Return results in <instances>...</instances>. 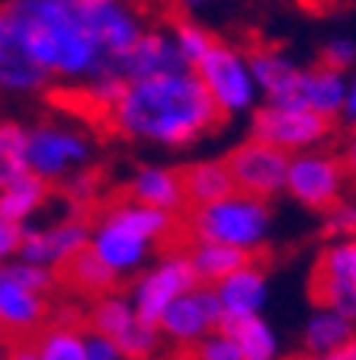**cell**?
I'll return each instance as SVG.
<instances>
[{"label": "cell", "mask_w": 356, "mask_h": 360, "mask_svg": "<svg viewBox=\"0 0 356 360\" xmlns=\"http://www.w3.org/2000/svg\"><path fill=\"white\" fill-rule=\"evenodd\" d=\"M106 120L119 135L135 142L186 148L202 135L216 132L225 116L206 94L196 71H177L126 84L119 100L106 110Z\"/></svg>", "instance_id": "1"}, {"label": "cell", "mask_w": 356, "mask_h": 360, "mask_svg": "<svg viewBox=\"0 0 356 360\" xmlns=\"http://www.w3.org/2000/svg\"><path fill=\"white\" fill-rule=\"evenodd\" d=\"M4 16L7 30L48 77L87 84L106 65L81 0H7Z\"/></svg>", "instance_id": "2"}, {"label": "cell", "mask_w": 356, "mask_h": 360, "mask_svg": "<svg viewBox=\"0 0 356 360\" xmlns=\"http://www.w3.org/2000/svg\"><path fill=\"white\" fill-rule=\"evenodd\" d=\"M173 232V216L151 206H141L135 200L116 202L100 216V222L90 229V251L110 270L112 277H128L145 267L151 257V248H157Z\"/></svg>", "instance_id": "3"}, {"label": "cell", "mask_w": 356, "mask_h": 360, "mask_svg": "<svg viewBox=\"0 0 356 360\" xmlns=\"http://www.w3.org/2000/svg\"><path fill=\"white\" fill-rule=\"evenodd\" d=\"M270 206L267 200L247 193H228L225 200H216L209 206H196L190 216V232L196 241H218L241 251H257L270 235Z\"/></svg>", "instance_id": "4"}, {"label": "cell", "mask_w": 356, "mask_h": 360, "mask_svg": "<svg viewBox=\"0 0 356 360\" xmlns=\"http://www.w3.org/2000/svg\"><path fill=\"white\" fill-rule=\"evenodd\" d=\"M55 286V270L26 261L0 264V328L13 335H29L48 315V290Z\"/></svg>", "instance_id": "5"}, {"label": "cell", "mask_w": 356, "mask_h": 360, "mask_svg": "<svg viewBox=\"0 0 356 360\" xmlns=\"http://www.w3.org/2000/svg\"><path fill=\"white\" fill-rule=\"evenodd\" d=\"M90 161V139L77 126L39 122L26 129V165L45 184H58L81 174Z\"/></svg>", "instance_id": "6"}, {"label": "cell", "mask_w": 356, "mask_h": 360, "mask_svg": "<svg viewBox=\"0 0 356 360\" xmlns=\"http://www.w3.org/2000/svg\"><path fill=\"white\" fill-rule=\"evenodd\" d=\"M193 71L225 120L253 106L257 84H253V75H251V61H247V55L237 52L235 45L216 42Z\"/></svg>", "instance_id": "7"}, {"label": "cell", "mask_w": 356, "mask_h": 360, "mask_svg": "<svg viewBox=\"0 0 356 360\" xmlns=\"http://www.w3.org/2000/svg\"><path fill=\"white\" fill-rule=\"evenodd\" d=\"M347 165L341 155L331 151H298L289 158V174H286V193L298 200L308 210H334L347 187Z\"/></svg>", "instance_id": "8"}, {"label": "cell", "mask_w": 356, "mask_h": 360, "mask_svg": "<svg viewBox=\"0 0 356 360\" xmlns=\"http://www.w3.org/2000/svg\"><path fill=\"white\" fill-rule=\"evenodd\" d=\"M308 296L315 306L337 309L356 322V235L321 251L308 277Z\"/></svg>", "instance_id": "9"}, {"label": "cell", "mask_w": 356, "mask_h": 360, "mask_svg": "<svg viewBox=\"0 0 356 360\" xmlns=\"http://www.w3.org/2000/svg\"><path fill=\"white\" fill-rule=\"evenodd\" d=\"M251 129H253V139L289 155V151H308L318 142H324L327 132H331V120L308 110V106L267 103L253 112Z\"/></svg>", "instance_id": "10"}, {"label": "cell", "mask_w": 356, "mask_h": 360, "mask_svg": "<svg viewBox=\"0 0 356 360\" xmlns=\"http://www.w3.org/2000/svg\"><path fill=\"white\" fill-rule=\"evenodd\" d=\"M289 158L286 151L273 148V145L260 142V139H247V142L235 145L225 158V165L231 171L237 193L257 196V200H273L276 193L286 190V174H289Z\"/></svg>", "instance_id": "11"}, {"label": "cell", "mask_w": 356, "mask_h": 360, "mask_svg": "<svg viewBox=\"0 0 356 360\" xmlns=\"http://www.w3.org/2000/svg\"><path fill=\"white\" fill-rule=\"evenodd\" d=\"M196 283H199V277H196V270H193V264H190V257H186V251H173V255H164L154 267H148L135 280L128 300H132L135 312H138L145 322L157 325L161 315L167 312V306H171L173 300H180L186 290H193Z\"/></svg>", "instance_id": "12"}, {"label": "cell", "mask_w": 356, "mask_h": 360, "mask_svg": "<svg viewBox=\"0 0 356 360\" xmlns=\"http://www.w3.org/2000/svg\"><path fill=\"white\" fill-rule=\"evenodd\" d=\"M222 319H225V312H222V302H218L216 286L196 283L193 290H186L180 300H173L167 306V312L157 322V331L171 345L193 347L209 331H216L222 325Z\"/></svg>", "instance_id": "13"}, {"label": "cell", "mask_w": 356, "mask_h": 360, "mask_svg": "<svg viewBox=\"0 0 356 360\" xmlns=\"http://www.w3.org/2000/svg\"><path fill=\"white\" fill-rule=\"evenodd\" d=\"M90 229H93V225L81 216L61 219V222L42 225V229H22V245H20V255L16 257L26 264L61 270L71 257L87 251Z\"/></svg>", "instance_id": "14"}, {"label": "cell", "mask_w": 356, "mask_h": 360, "mask_svg": "<svg viewBox=\"0 0 356 360\" xmlns=\"http://www.w3.org/2000/svg\"><path fill=\"white\" fill-rule=\"evenodd\" d=\"M100 71H110L119 81H145V77H161V75H177V71H190L180 55L173 36L167 32H141L128 52L119 58H110Z\"/></svg>", "instance_id": "15"}, {"label": "cell", "mask_w": 356, "mask_h": 360, "mask_svg": "<svg viewBox=\"0 0 356 360\" xmlns=\"http://www.w3.org/2000/svg\"><path fill=\"white\" fill-rule=\"evenodd\" d=\"M81 10L87 16L93 36H97L100 49H103L106 61L128 52L135 39L145 32L138 16L132 13V7L122 4V0H81Z\"/></svg>", "instance_id": "16"}, {"label": "cell", "mask_w": 356, "mask_h": 360, "mask_svg": "<svg viewBox=\"0 0 356 360\" xmlns=\"http://www.w3.org/2000/svg\"><path fill=\"white\" fill-rule=\"evenodd\" d=\"M247 61H251L253 84H257V90L267 97V103L296 106L302 68L292 65V61L282 52H276V49H253V52L247 55Z\"/></svg>", "instance_id": "17"}, {"label": "cell", "mask_w": 356, "mask_h": 360, "mask_svg": "<svg viewBox=\"0 0 356 360\" xmlns=\"http://www.w3.org/2000/svg\"><path fill=\"white\" fill-rule=\"evenodd\" d=\"M218 302H222L225 319H237V315H260V309L267 306L270 283H267V270L257 264H244L235 274L216 283Z\"/></svg>", "instance_id": "18"}, {"label": "cell", "mask_w": 356, "mask_h": 360, "mask_svg": "<svg viewBox=\"0 0 356 360\" xmlns=\"http://www.w3.org/2000/svg\"><path fill=\"white\" fill-rule=\"evenodd\" d=\"M128 200L141 202V206H151V210L161 212H180L186 206V193H183V180L180 171L161 165H145L128 177Z\"/></svg>", "instance_id": "19"}, {"label": "cell", "mask_w": 356, "mask_h": 360, "mask_svg": "<svg viewBox=\"0 0 356 360\" xmlns=\"http://www.w3.org/2000/svg\"><path fill=\"white\" fill-rule=\"evenodd\" d=\"M48 81L52 77L45 75L36 65V58L20 45V39L4 26L0 32V90L4 94H36Z\"/></svg>", "instance_id": "20"}, {"label": "cell", "mask_w": 356, "mask_h": 360, "mask_svg": "<svg viewBox=\"0 0 356 360\" xmlns=\"http://www.w3.org/2000/svg\"><path fill=\"white\" fill-rule=\"evenodd\" d=\"M343 97H347V75L324 65L302 68L296 106H308V110L321 112L327 120H334L343 110Z\"/></svg>", "instance_id": "21"}, {"label": "cell", "mask_w": 356, "mask_h": 360, "mask_svg": "<svg viewBox=\"0 0 356 360\" xmlns=\"http://www.w3.org/2000/svg\"><path fill=\"white\" fill-rule=\"evenodd\" d=\"M180 180H183L186 206H193V210L235 193V180H231L225 161H193L180 171Z\"/></svg>", "instance_id": "22"}, {"label": "cell", "mask_w": 356, "mask_h": 360, "mask_svg": "<svg viewBox=\"0 0 356 360\" xmlns=\"http://www.w3.org/2000/svg\"><path fill=\"white\" fill-rule=\"evenodd\" d=\"M186 257L193 264L199 283H206V286L222 283L228 274H235L237 267H244V264L253 261L251 251H241V248H231V245H218V241H193V248L186 251Z\"/></svg>", "instance_id": "23"}, {"label": "cell", "mask_w": 356, "mask_h": 360, "mask_svg": "<svg viewBox=\"0 0 356 360\" xmlns=\"http://www.w3.org/2000/svg\"><path fill=\"white\" fill-rule=\"evenodd\" d=\"M350 338H356L353 319L341 315L337 309L318 306V312L305 325L302 345H305V354H327V351H337L341 345H347Z\"/></svg>", "instance_id": "24"}, {"label": "cell", "mask_w": 356, "mask_h": 360, "mask_svg": "<svg viewBox=\"0 0 356 360\" xmlns=\"http://www.w3.org/2000/svg\"><path fill=\"white\" fill-rule=\"evenodd\" d=\"M235 338L237 351L244 360H276V335L260 315H237V319H222L218 325Z\"/></svg>", "instance_id": "25"}, {"label": "cell", "mask_w": 356, "mask_h": 360, "mask_svg": "<svg viewBox=\"0 0 356 360\" xmlns=\"http://www.w3.org/2000/svg\"><path fill=\"white\" fill-rule=\"evenodd\" d=\"M48 193H52V184H45L36 174H22L20 180H13V184L0 190V212L10 216L13 222L26 225L45 206Z\"/></svg>", "instance_id": "26"}, {"label": "cell", "mask_w": 356, "mask_h": 360, "mask_svg": "<svg viewBox=\"0 0 356 360\" xmlns=\"http://www.w3.org/2000/svg\"><path fill=\"white\" fill-rule=\"evenodd\" d=\"M61 280H65L71 290L87 292V296H106V292L112 290V283H116V277L93 257L90 248L81 251L77 257H71V261L61 267Z\"/></svg>", "instance_id": "27"}, {"label": "cell", "mask_w": 356, "mask_h": 360, "mask_svg": "<svg viewBox=\"0 0 356 360\" xmlns=\"http://www.w3.org/2000/svg\"><path fill=\"white\" fill-rule=\"evenodd\" d=\"M39 360H87V331L77 325H52L36 338Z\"/></svg>", "instance_id": "28"}, {"label": "cell", "mask_w": 356, "mask_h": 360, "mask_svg": "<svg viewBox=\"0 0 356 360\" xmlns=\"http://www.w3.org/2000/svg\"><path fill=\"white\" fill-rule=\"evenodd\" d=\"M29 174L26 165V129L16 122H0V190Z\"/></svg>", "instance_id": "29"}, {"label": "cell", "mask_w": 356, "mask_h": 360, "mask_svg": "<svg viewBox=\"0 0 356 360\" xmlns=\"http://www.w3.org/2000/svg\"><path fill=\"white\" fill-rule=\"evenodd\" d=\"M173 42H177L180 55H183L186 68L193 71L196 65H199L202 58H206V52L216 45V39L209 36L202 26H193V22H180L177 30H173Z\"/></svg>", "instance_id": "30"}, {"label": "cell", "mask_w": 356, "mask_h": 360, "mask_svg": "<svg viewBox=\"0 0 356 360\" xmlns=\"http://www.w3.org/2000/svg\"><path fill=\"white\" fill-rule=\"evenodd\" d=\"M190 360H244V357L237 351L235 338H231L228 331L216 328L190 347Z\"/></svg>", "instance_id": "31"}, {"label": "cell", "mask_w": 356, "mask_h": 360, "mask_svg": "<svg viewBox=\"0 0 356 360\" xmlns=\"http://www.w3.org/2000/svg\"><path fill=\"white\" fill-rule=\"evenodd\" d=\"M321 65L347 75L350 68L356 65V42L353 39H343V36L331 39V42L324 45V52H321Z\"/></svg>", "instance_id": "32"}, {"label": "cell", "mask_w": 356, "mask_h": 360, "mask_svg": "<svg viewBox=\"0 0 356 360\" xmlns=\"http://www.w3.org/2000/svg\"><path fill=\"white\" fill-rule=\"evenodd\" d=\"M327 232L353 238L356 235V202H337L334 210H327Z\"/></svg>", "instance_id": "33"}, {"label": "cell", "mask_w": 356, "mask_h": 360, "mask_svg": "<svg viewBox=\"0 0 356 360\" xmlns=\"http://www.w3.org/2000/svg\"><path fill=\"white\" fill-rule=\"evenodd\" d=\"M20 245H22V225L0 212V264H7L10 257L20 255Z\"/></svg>", "instance_id": "34"}, {"label": "cell", "mask_w": 356, "mask_h": 360, "mask_svg": "<svg viewBox=\"0 0 356 360\" xmlns=\"http://www.w3.org/2000/svg\"><path fill=\"white\" fill-rule=\"evenodd\" d=\"M87 360H126V354L119 351V345L112 338L87 328Z\"/></svg>", "instance_id": "35"}, {"label": "cell", "mask_w": 356, "mask_h": 360, "mask_svg": "<svg viewBox=\"0 0 356 360\" xmlns=\"http://www.w3.org/2000/svg\"><path fill=\"white\" fill-rule=\"evenodd\" d=\"M292 360H356V338H350L347 345H341L337 351H327V354H298Z\"/></svg>", "instance_id": "36"}, {"label": "cell", "mask_w": 356, "mask_h": 360, "mask_svg": "<svg viewBox=\"0 0 356 360\" xmlns=\"http://www.w3.org/2000/svg\"><path fill=\"white\" fill-rule=\"evenodd\" d=\"M4 360H39V347H36V341H26V338H20L16 345H10V347H7Z\"/></svg>", "instance_id": "37"}, {"label": "cell", "mask_w": 356, "mask_h": 360, "mask_svg": "<svg viewBox=\"0 0 356 360\" xmlns=\"http://www.w3.org/2000/svg\"><path fill=\"white\" fill-rule=\"evenodd\" d=\"M341 116L347 122H356V77H353V81H347V97H343Z\"/></svg>", "instance_id": "38"}, {"label": "cell", "mask_w": 356, "mask_h": 360, "mask_svg": "<svg viewBox=\"0 0 356 360\" xmlns=\"http://www.w3.org/2000/svg\"><path fill=\"white\" fill-rule=\"evenodd\" d=\"M343 165H347V174H353L356 177V132L347 139V148H343Z\"/></svg>", "instance_id": "39"}, {"label": "cell", "mask_w": 356, "mask_h": 360, "mask_svg": "<svg viewBox=\"0 0 356 360\" xmlns=\"http://www.w3.org/2000/svg\"><path fill=\"white\" fill-rule=\"evenodd\" d=\"M183 7H202V4H212V0H180Z\"/></svg>", "instance_id": "40"}, {"label": "cell", "mask_w": 356, "mask_h": 360, "mask_svg": "<svg viewBox=\"0 0 356 360\" xmlns=\"http://www.w3.org/2000/svg\"><path fill=\"white\" fill-rule=\"evenodd\" d=\"M4 26H7V16H4V4H0V32H4Z\"/></svg>", "instance_id": "41"}, {"label": "cell", "mask_w": 356, "mask_h": 360, "mask_svg": "<svg viewBox=\"0 0 356 360\" xmlns=\"http://www.w3.org/2000/svg\"><path fill=\"white\" fill-rule=\"evenodd\" d=\"M0 357H4V345H0Z\"/></svg>", "instance_id": "42"}, {"label": "cell", "mask_w": 356, "mask_h": 360, "mask_svg": "<svg viewBox=\"0 0 356 360\" xmlns=\"http://www.w3.org/2000/svg\"><path fill=\"white\" fill-rule=\"evenodd\" d=\"M145 360H157V357H145Z\"/></svg>", "instance_id": "43"}, {"label": "cell", "mask_w": 356, "mask_h": 360, "mask_svg": "<svg viewBox=\"0 0 356 360\" xmlns=\"http://www.w3.org/2000/svg\"><path fill=\"white\" fill-rule=\"evenodd\" d=\"M0 360H4V357H0Z\"/></svg>", "instance_id": "44"}]
</instances>
